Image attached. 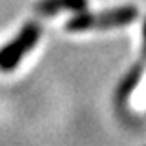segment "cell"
Instances as JSON below:
<instances>
[{
    "label": "cell",
    "instance_id": "obj_1",
    "mask_svg": "<svg viewBox=\"0 0 146 146\" xmlns=\"http://www.w3.org/2000/svg\"><path fill=\"white\" fill-rule=\"evenodd\" d=\"M135 6H121L111 7L99 13H84L79 11V15L71 17L66 22V31L70 33H82V31H99V29H110V27H121L128 26L137 20Z\"/></svg>",
    "mask_w": 146,
    "mask_h": 146
},
{
    "label": "cell",
    "instance_id": "obj_2",
    "mask_svg": "<svg viewBox=\"0 0 146 146\" xmlns=\"http://www.w3.org/2000/svg\"><path fill=\"white\" fill-rule=\"evenodd\" d=\"M40 38V26L36 22H29L20 29L13 40L0 49V71H11L20 64V60L36 46Z\"/></svg>",
    "mask_w": 146,
    "mask_h": 146
},
{
    "label": "cell",
    "instance_id": "obj_3",
    "mask_svg": "<svg viewBox=\"0 0 146 146\" xmlns=\"http://www.w3.org/2000/svg\"><path fill=\"white\" fill-rule=\"evenodd\" d=\"M144 68H146V57H143V60L137 62L135 66L124 75V79L121 80V84L117 86L115 100H117V104H119L121 108L128 104V99H130V95L133 93L135 88L139 86V82H141V79H143V75H144Z\"/></svg>",
    "mask_w": 146,
    "mask_h": 146
},
{
    "label": "cell",
    "instance_id": "obj_4",
    "mask_svg": "<svg viewBox=\"0 0 146 146\" xmlns=\"http://www.w3.org/2000/svg\"><path fill=\"white\" fill-rule=\"evenodd\" d=\"M88 0H38L35 11L42 17H53L60 11H84Z\"/></svg>",
    "mask_w": 146,
    "mask_h": 146
}]
</instances>
